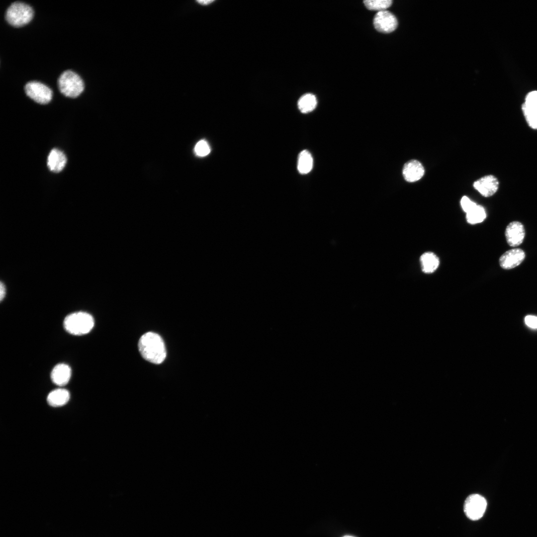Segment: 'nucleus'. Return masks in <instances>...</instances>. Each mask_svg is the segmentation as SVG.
Returning <instances> with one entry per match:
<instances>
[{"label":"nucleus","mask_w":537,"mask_h":537,"mask_svg":"<svg viewBox=\"0 0 537 537\" xmlns=\"http://www.w3.org/2000/svg\"><path fill=\"white\" fill-rule=\"evenodd\" d=\"M70 397V393L67 390L58 388L49 393L47 401L51 406L60 407L65 405L69 401Z\"/></svg>","instance_id":"4468645a"},{"label":"nucleus","mask_w":537,"mask_h":537,"mask_svg":"<svg viewBox=\"0 0 537 537\" xmlns=\"http://www.w3.org/2000/svg\"><path fill=\"white\" fill-rule=\"evenodd\" d=\"M94 326L92 316L85 312H77L68 315L64 319V326L70 334L83 335L89 333Z\"/></svg>","instance_id":"f03ea898"},{"label":"nucleus","mask_w":537,"mask_h":537,"mask_svg":"<svg viewBox=\"0 0 537 537\" xmlns=\"http://www.w3.org/2000/svg\"><path fill=\"white\" fill-rule=\"evenodd\" d=\"M373 25L377 31L388 33L397 28L398 21L392 13L385 10L376 13L373 19Z\"/></svg>","instance_id":"0eeeda50"},{"label":"nucleus","mask_w":537,"mask_h":537,"mask_svg":"<svg viewBox=\"0 0 537 537\" xmlns=\"http://www.w3.org/2000/svg\"><path fill=\"white\" fill-rule=\"evenodd\" d=\"M425 170L422 164L416 160H411L405 164L403 168V176L408 182H412L419 180L424 175Z\"/></svg>","instance_id":"9b49d317"},{"label":"nucleus","mask_w":537,"mask_h":537,"mask_svg":"<svg viewBox=\"0 0 537 537\" xmlns=\"http://www.w3.org/2000/svg\"><path fill=\"white\" fill-rule=\"evenodd\" d=\"M460 204L463 210L467 213L477 205L466 196H463L460 200Z\"/></svg>","instance_id":"5701e85b"},{"label":"nucleus","mask_w":537,"mask_h":537,"mask_svg":"<svg viewBox=\"0 0 537 537\" xmlns=\"http://www.w3.org/2000/svg\"><path fill=\"white\" fill-rule=\"evenodd\" d=\"M316 105V98L314 94L311 93L304 94L299 98L298 101V108L303 113H307L313 111Z\"/></svg>","instance_id":"f3484780"},{"label":"nucleus","mask_w":537,"mask_h":537,"mask_svg":"<svg viewBox=\"0 0 537 537\" xmlns=\"http://www.w3.org/2000/svg\"><path fill=\"white\" fill-rule=\"evenodd\" d=\"M367 9L378 11L385 10L392 3L391 0H366L363 1Z\"/></svg>","instance_id":"6ab92c4d"},{"label":"nucleus","mask_w":537,"mask_h":537,"mask_svg":"<svg viewBox=\"0 0 537 537\" xmlns=\"http://www.w3.org/2000/svg\"><path fill=\"white\" fill-rule=\"evenodd\" d=\"M138 348L142 357L154 364L161 363L166 357L164 341L160 335L153 332H147L141 336Z\"/></svg>","instance_id":"f257e3e1"},{"label":"nucleus","mask_w":537,"mask_h":537,"mask_svg":"<svg viewBox=\"0 0 537 537\" xmlns=\"http://www.w3.org/2000/svg\"><path fill=\"white\" fill-rule=\"evenodd\" d=\"M499 182L493 175L484 176L473 183L474 188L482 196L488 197L494 195L498 190Z\"/></svg>","instance_id":"1a4fd4ad"},{"label":"nucleus","mask_w":537,"mask_h":537,"mask_svg":"<svg viewBox=\"0 0 537 537\" xmlns=\"http://www.w3.org/2000/svg\"><path fill=\"white\" fill-rule=\"evenodd\" d=\"M526 257L525 252L520 248H514L505 252L499 259L500 267L510 269L520 265Z\"/></svg>","instance_id":"9d476101"},{"label":"nucleus","mask_w":537,"mask_h":537,"mask_svg":"<svg viewBox=\"0 0 537 537\" xmlns=\"http://www.w3.org/2000/svg\"><path fill=\"white\" fill-rule=\"evenodd\" d=\"M71 376V369L65 363H59L52 369L51 378L52 381L59 386H64L69 381Z\"/></svg>","instance_id":"f8f14e48"},{"label":"nucleus","mask_w":537,"mask_h":537,"mask_svg":"<svg viewBox=\"0 0 537 537\" xmlns=\"http://www.w3.org/2000/svg\"><path fill=\"white\" fill-rule=\"evenodd\" d=\"M526 325L532 328H537V317L532 315L527 316L525 318Z\"/></svg>","instance_id":"b1692460"},{"label":"nucleus","mask_w":537,"mask_h":537,"mask_svg":"<svg viewBox=\"0 0 537 537\" xmlns=\"http://www.w3.org/2000/svg\"><path fill=\"white\" fill-rule=\"evenodd\" d=\"M352 537V536H345V537Z\"/></svg>","instance_id":"bb28decb"},{"label":"nucleus","mask_w":537,"mask_h":537,"mask_svg":"<svg viewBox=\"0 0 537 537\" xmlns=\"http://www.w3.org/2000/svg\"><path fill=\"white\" fill-rule=\"evenodd\" d=\"M524 104L530 110L537 113V91L529 93Z\"/></svg>","instance_id":"4be33fe9"},{"label":"nucleus","mask_w":537,"mask_h":537,"mask_svg":"<svg viewBox=\"0 0 537 537\" xmlns=\"http://www.w3.org/2000/svg\"><path fill=\"white\" fill-rule=\"evenodd\" d=\"M422 270L425 273H432L438 268L440 264L439 258L431 252L423 254L420 258Z\"/></svg>","instance_id":"2eb2a0df"},{"label":"nucleus","mask_w":537,"mask_h":537,"mask_svg":"<svg viewBox=\"0 0 537 537\" xmlns=\"http://www.w3.org/2000/svg\"><path fill=\"white\" fill-rule=\"evenodd\" d=\"M5 294V288L4 284L1 282L0 287V299L2 301Z\"/></svg>","instance_id":"393cba45"},{"label":"nucleus","mask_w":537,"mask_h":537,"mask_svg":"<svg viewBox=\"0 0 537 537\" xmlns=\"http://www.w3.org/2000/svg\"><path fill=\"white\" fill-rule=\"evenodd\" d=\"M60 91L65 96L76 98L79 96L84 90V83L75 72L71 70L64 71L58 80Z\"/></svg>","instance_id":"7ed1b4c3"},{"label":"nucleus","mask_w":537,"mask_h":537,"mask_svg":"<svg viewBox=\"0 0 537 537\" xmlns=\"http://www.w3.org/2000/svg\"><path fill=\"white\" fill-rule=\"evenodd\" d=\"M34 11L28 4L20 1L12 3L5 13V19L11 25L19 27L28 24L33 18Z\"/></svg>","instance_id":"20e7f679"},{"label":"nucleus","mask_w":537,"mask_h":537,"mask_svg":"<svg viewBox=\"0 0 537 537\" xmlns=\"http://www.w3.org/2000/svg\"><path fill=\"white\" fill-rule=\"evenodd\" d=\"M213 1H214V0H197V2H198L199 4H202V5H207V4H209L212 3Z\"/></svg>","instance_id":"a878e982"},{"label":"nucleus","mask_w":537,"mask_h":537,"mask_svg":"<svg viewBox=\"0 0 537 537\" xmlns=\"http://www.w3.org/2000/svg\"><path fill=\"white\" fill-rule=\"evenodd\" d=\"M522 110L528 125L531 128L537 130V113L530 110L524 104L522 105Z\"/></svg>","instance_id":"aec40b11"},{"label":"nucleus","mask_w":537,"mask_h":537,"mask_svg":"<svg viewBox=\"0 0 537 537\" xmlns=\"http://www.w3.org/2000/svg\"><path fill=\"white\" fill-rule=\"evenodd\" d=\"M505 234L508 245L511 247H517L524 241L525 236L524 226L519 221L511 222L507 226Z\"/></svg>","instance_id":"6e6552de"},{"label":"nucleus","mask_w":537,"mask_h":537,"mask_svg":"<svg viewBox=\"0 0 537 537\" xmlns=\"http://www.w3.org/2000/svg\"><path fill=\"white\" fill-rule=\"evenodd\" d=\"M24 90L28 97L40 104H47L52 99V90L39 82H28L24 86Z\"/></svg>","instance_id":"423d86ee"},{"label":"nucleus","mask_w":537,"mask_h":537,"mask_svg":"<svg viewBox=\"0 0 537 537\" xmlns=\"http://www.w3.org/2000/svg\"><path fill=\"white\" fill-rule=\"evenodd\" d=\"M313 158L307 150L301 151L298 156L297 162V169L301 174H306L309 173L313 168Z\"/></svg>","instance_id":"dca6fc26"},{"label":"nucleus","mask_w":537,"mask_h":537,"mask_svg":"<svg viewBox=\"0 0 537 537\" xmlns=\"http://www.w3.org/2000/svg\"><path fill=\"white\" fill-rule=\"evenodd\" d=\"M195 154L199 157H205L210 152V148L204 140H201L195 145L194 149Z\"/></svg>","instance_id":"412c9836"},{"label":"nucleus","mask_w":537,"mask_h":537,"mask_svg":"<svg viewBox=\"0 0 537 537\" xmlns=\"http://www.w3.org/2000/svg\"><path fill=\"white\" fill-rule=\"evenodd\" d=\"M466 214L467 222L472 225L482 222L486 217V212L484 208L477 204Z\"/></svg>","instance_id":"a211bd4d"},{"label":"nucleus","mask_w":537,"mask_h":537,"mask_svg":"<svg viewBox=\"0 0 537 537\" xmlns=\"http://www.w3.org/2000/svg\"><path fill=\"white\" fill-rule=\"evenodd\" d=\"M66 163V157L61 151L53 149L50 151L47 159V166L51 171L54 173L61 172Z\"/></svg>","instance_id":"ddd939ff"},{"label":"nucleus","mask_w":537,"mask_h":537,"mask_svg":"<svg viewBox=\"0 0 537 537\" xmlns=\"http://www.w3.org/2000/svg\"><path fill=\"white\" fill-rule=\"evenodd\" d=\"M487 507L486 499L480 495L471 494L466 499L463 506L465 514L469 519L476 521L484 515Z\"/></svg>","instance_id":"39448f33"}]
</instances>
